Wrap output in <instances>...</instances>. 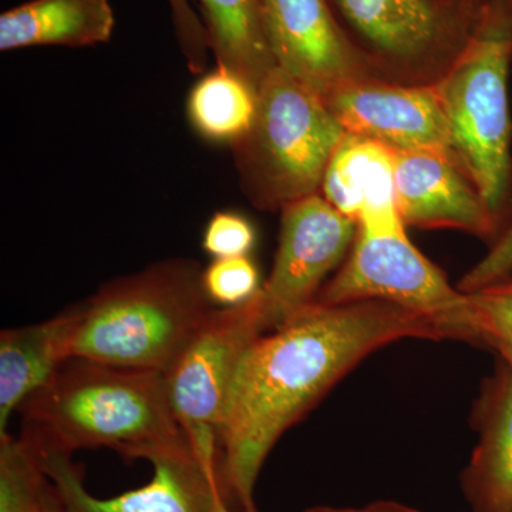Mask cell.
I'll use <instances>...</instances> for the list:
<instances>
[{
	"label": "cell",
	"instance_id": "7a4b0ae2",
	"mask_svg": "<svg viewBox=\"0 0 512 512\" xmlns=\"http://www.w3.org/2000/svg\"><path fill=\"white\" fill-rule=\"evenodd\" d=\"M20 439L39 451L72 456L84 448H113L144 458L188 443L178 426L164 375L72 357L19 407Z\"/></svg>",
	"mask_w": 512,
	"mask_h": 512
},
{
	"label": "cell",
	"instance_id": "ac0fdd59",
	"mask_svg": "<svg viewBox=\"0 0 512 512\" xmlns=\"http://www.w3.org/2000/svg\"><path fill=\"white\" fill-rule=\"evenodd\" d=\"M210 50L218 67L237 73L258 90L275 69L266 40L264 0H198Z\"/></svg>",
	"mask_w": 512,
	"mask_h": 512
},
{
	"label": "cell",
	"instance_id": "30bf717a",
	"mask_svg": "<svg viewBox=\"0 0 512 512\" xmlns=\"http://www.w3.org/2000/svg\"><path fill=\"white\" fill-rule=\"evenodd\" d=\"M264 25L275 66L322 99L382 73L340 25L328 0H264Z\"/></svg>",
	"mask_w": 512,
	"mask_h": 512
},
{
	"label": "cell",
	"instance_id": "4316f807",
	"mask_svg": "<svg viewBox=\"0 0 512 512\" xmlns=\"http://www.w3.org/2000/svg\"><path fill=\"white\" fill-rule=\"evenodd\" d=\"M488 346H491L501 356L505 365L512 370V343L505 342V340H493L488 343Z\"/></svg>",
	"mask_w": 512,
	"mask_h": 512
},
{
	"label": "cell",
	"instance_id": "8fae6325",
	"mask_svg": "<svg viewBox=\"0 0 512 512\" xmlns=\"http://www.w3.org/2000/svg\"><path fill=\"white\" fill-rule=\"evenodd\" d=\"M36 453L64 512H212L218 495L225 493L221 477L201 466L190 444L150 451L144 460L154 468L151 480L111 498L90 494L67 454Z\"/></svg>",
	"mask_w": 512,
	"mask_h": 512
},
{
	"label": "cell",
	"instance_id": "9c48e42d",
	"mask_svg": "<svg viewBox=\"0 0 512 512\" xmlns=\"http://www.w3.org/2000/svg\"><path fill=\"white\" fill-rule=\"evenodd\" d=\"M357 229L356 221L319 194L282 208L274 268L259 289L262 333L285 325L315 302L326 276L348 255Z\"/></svg>",
	"mask_w": 512,
	"mask_h": 512
},
{
	"label": "cell",
	"instance_id": "f546056e",
	"mask_svg": "<svg viewBox=\"0 0 512 512\" xmlns=\"http://www.w3.org/2000/svg\"><path fill=\"white\" fill-rule=\"evenodd\" d=\"M49 512H63V510H52V511H49Z\"/></svg>",
	"mask_w": 512,
	"mask_h": 512
},
{
	"label": "cell",
	"instance_id": "44dd1931",
	"mask_svg": "<svg viewBox=\"0 0 512 512\" xmlns=\"http://www.w3.org/2000/svg\"><path fill=\"white\" fill-rule=\"evenodd\" d=\"M205 292L212 302L237 306L254 298L259 292V274L248 256L220 258L202 272Z\"/></svg>",
	"mask_w": 512,
	"mask_h": 512
},
{
	"label": "cell",
	"instance_id": "cb8c5ba5",
	"mask_svg": "<svg viewBox=\"0 0 512 512\" xmlns=\"http://www.w3.org/2000/svg\"><path fill=\"white\" fill-rule=\"evenodd\" d=\"M178 46L188 69L195 74L204 72L210 56L207 29L188 0H168Z\"/></svg>",
	"mask_w": 512,
	"mask_h": 512
},
{
	"label": "cell",
	"instance_id": "e0dca14e",
	"mask_svg": "<svg viewBox=\"0 0 512 512\" xmlns=\"http://www.w3.org/2000/svg\"><path fill=\"white\" fill-rule=\"evenodd\" d=\"M114 23L110 0H29L0 16V50L101 45Z\"/></svg>",
	"mask_w": 512,
	"mask_h": 512
},
{
	"label": "cell",
	"instance_id": "9a60e30c",
	"mask_svg": "<svg viewBox=\"0 0 512 512\" xmlns=\"http://www.w3.org/2000/svg\"><path fill=\"white\" fill-rule=\"evenodd\" d=\"M480 439L463 473L474 512H512V370L501 366L476 410Z\"/></svg>",
	"mask_w": 512,
	"mask_h": 512
},
{
	"label": "cell",
	"instance_id": "5bb4252c",
	"mask_svg": "<svg viewBox=\"0 0 512 512\" xmlns=\"http://www.w3.org/2000/svg\"><path fill=\"white\" fill-rule=\"evenodd\" d=\"M322 197L359 231H406L396 202L394 151L370 138L346 133L323 175Z\"/></svg>",
	"mask_w": 512,
	"mask_h": 512
},
{
	"label": "cell",
	"instance_id": "4fadbf2b",
	"mask_svg": "<svg viewBox=\"0 0 512 512\" xmlns=\"http://www.w3.org/2000/svg\"><path fill=\"white\" fill-rule=\"evenodd\" d=\"M394 185L404 225L490 237L500 222L463 168L444 151H394Z\"/></svg>",
	"mask_w": 512,
	"mask_h": 512
},
{
	"label": "cell",
	"instance_id": "603a6c76",
	"mask_svg": "<svg viewBox=\"0 0 512 512\" xmlns=\"http://www.w3.org/2000/svg\"><path fill=\"white\" fill-rule=\"evenodd\" d=\"M254 244V227L235 212H217L202 237V248L215 259L248 256Z\"/></svg>",
	"mask_w": 512,
	"mask_h": 512
},
{
	"label": "cell",
	"instance_id": "f1b7e54d",
	"mask_svg": "<svg viewBox=\"0 0 512 512\" xmlns=\"http://www.w3.org/2000/svg\"><path fill=\"white\" fill-rule=\"evenodd\" d=\"M498 2H500L501 5H503L505 12L508 13V16H510L512 22V0H498Z\"/></svg>",
	"mask_w": 512,
	"mask_h": 512
},
{
	"label": "cell",
	"instance_id": "d4e9b609",
	"mask_svg": "<svg viewBox=\"0 0 512 512\" xmlns=\"http://www.w3.org/2000/svg\"><path fill=\"white\" fill-rule=\"evenodd\" d=\"M512 276V227L501 235L487 255L458 282L463 293H473Z\"/></svg>",
	"mask_w": 512,
	"mask_h": 512
},
{
	"label": "cell",
	"instance_id": "3957f363",
	"mask_svg": "<svg viewBox=\"0 0 512 512\" xmlns=\"http://www.w3.org/2000/svg\"><path fill=\"white\" fill-rule=\"evenodd\" d=\"M192 259H167L74 306L70 359L164 373L214 311Z\"/></svg>",
	"mask_w": 512,
	"mask_h": 512
},
{
	"label": "cell",
	"instance_id": "ba28073f",
	"mask_svg": "<svg viewBox=\"0 0 512 512\" xmlns=\"http://www.w3.org/2000/svg\"><path fill=\"white\" fill-rule=\"evenodd\" d=\"M365 301L394 303L424 313L450 329L456 340L481 342L467 293L448 284L406 231L370 234L357 229L348 261L323 285L313 303L335 306Z\"/></svg>",
	"mask_w": 512,
	"mask_h": 512
},
{
	"label": "cell",
	"instance_id": "2e32d148",
	"mask_svg": "<svg viewBox=\"0 0 512 512\" xmlns=\"http://www.w3.org/2000/svg\"><path fill=\"white\" fill-rule=\"evenodd\" d=\"M74 320L70 308L45 322L0 333V437L8 436L13 412L70 359Z\"/></svg>",
	"mask_w": 512,
	"mask_h": 512
},
{
	"label": "cell",
	"instance_id": "d6986e66",
	"mask_svg": "<svg viewBox=\"0 0 512 512\" xmlns=\"http://www.w3.org/2000/svg\"><path fill=\"white\" fill-rule=\"evenodd\" d=\"M256 103V89L251 83L217 66L192 87L188 119L202 137L235 146L251 130Z\"/></svg>",
	"mask_w": 512,
	"mask_h": 512
},
{
	"label": "cell",
	"instance_id": "7402d4cb",
	"mask_svg": "<svg viewBox=\"0 0 512 512\" xmlns=\"http://www.w3.org/2000/svg\"><path fill=\"white\" fill-rule=\"evenodd\" d=\"M467 295L476 312L481 342L512 343V276Z\"/></svg>",
	"mask_w": 512,
	"mask_h": 512
},
{
	"label": "cell",
	"instance_id": "52a82bcc",
	"mask_svg": "<svg viewBox=\"0 0 512 512\" xmlns=\"http://www.w3.org/2000/svg\"><path fill=\"white\" fill-rule=\"evenodd\" d=\"M261 329V296L215 308L173 365L163 373L178 426L201 466L220 476V436L239 360Z\"/></svg>",
	"mask_w": 512,
	"mask_h": 512
},
{
	"label": "cell",
	"instance_id": "6da1fadb",
	"mask_svg": "<svg viewBox=\"0 0 512 512\" xmlns=\"http://www.w3.org/2000/svg\"><path fill=\"white\" fill-rule=\"evenodd\" d=\"M404 339L456 340L439 320L383 301L312 303L259 335L239 360L222 421L225 494L256 512L255 484L276 441L366 357Z\"/></svg>",
	"mask_w": 512,
	"mask_h": 512
},
{
	"label": "cell",
	"instance_id": "ffe728a7",
	"mask_svg": "<svg viewBox=\"0 0 512 512\" xmlns=\"http://www.w3.org/2000/svg\"><path fill=\"white\" fill-rule=\"evenodd\" d=\"M52 510H63L62 503L35 448L20 437H0V512Z\"/></svg>",
	"mask_w": 512,
	"mask_h": 512
},
{
	"label": "cell",
	"instance_id": "5b68a950",
	"mask_svg": "<svg viewBox=\"0 0 512 512\" xmlns=\"http://www.w3.org/2000/svg\"><path fill=\"white\" fill-rule=\"evenodd\" d=\"M256 114L235 144L242 185L266 210L318 194L345 128L325 100L275 67L256 90Z\"/></svg>",
	"mask_w": 512,
	"mask_h": 512
},
{
	"label": "cell",
	"instance_id": "277c9868",
	"mask_svg": "<svg viewBox=\"0 0 512 512\" xmlns=\"http://www.w3.org/2000/svg\"><path fill=\"white\" fill-rule=\"evenodd\" d=\"M511 64L510 16L498 0H485L463 52L434 82L451 154L498 221L512 197Z\"/></svg>",
	"mask_w": 512,
	"mask_h": 512
},
{
	"label": "cell",
	"instance_id": "8992f818",
	"mask_svg": "<svg viewBox=\"0 0 512 512\" xmlns=\"http://www.w3.org/2000/svg\"><path fill=\"white\" fill-rule=\"evenodd\" d=\"M377 69L443 76L476 29L485 0H328Z\"/></svg>",
	"mask_w": 512,
	"mask_h": 512
},
{
	"label": "cell",
	"instance_id": "484cf974",
	"mask_svg": "<svg viewBox=\"0 0 512 512\" xmlns=\"http://www.w3.org/2000/svg\"><path fill=\"white\" fill-rule=\"evenodd\" d=\"M303 512H421L399 501L380 500L362 507H333V505H316Z\"/></svg>",
	"mask_w": 512,
	"mask_h": 512
},
{
	"label": "cell",
	"instance_id": "83f0119b",
	"mask_svg": "<svg viewBox=\"0 0 512 512\" xmlns=\"http://www.w3.org/2000/svg\"><path fill=\"white\" fill-rule=\"evenodd\" d=\"M212 512H232L228 507L227 494L221 493L218 495L217 500H215L214 511Z\"/></svg>",
	"mask_w": 512,
	"mask_h": 512
},
{
	"label": "cell",
	"instance_id": "7c38bea8",
	"mask_svg": "<svg viewBox=\"0 0 512 512\" xmlns=\"http://www.w3.org/2000/svg\"><path fill=\"white\" fill-rule=\"evenodd\" d=\"M323 100L348 134L370 138L393 151L451 154L447 120L434 83L400 84L367 77Z\"/></svg>",
	"mask_w": 512,
	"mask_h": 512
}]
</instances>
